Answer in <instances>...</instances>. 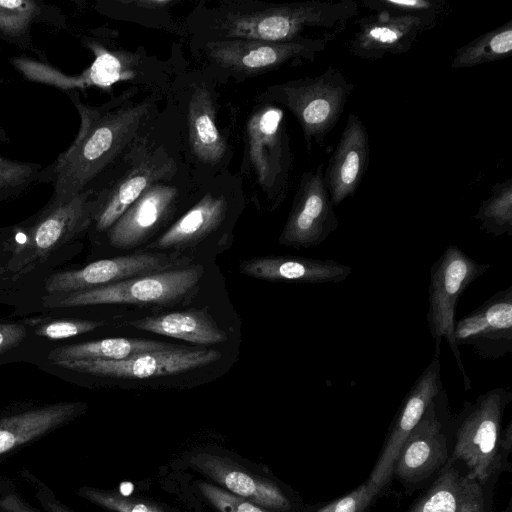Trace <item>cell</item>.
Returning <instances> with one entry per match:
<instances>
[{
  "mask_svg": "<svg viewBox=\"0 0 512 512\" xmlns=\"http://www.w3.org/2000/svg\"><path fill=\"white\" fill-rule=\"evenodd\" d=\"M130 86L99 106L69 97L80 116L79 131L71 145L41 173V184L50 183L49 200L63 202L95 189L121 162L135 142L153 125L166 93Z\"/></svg>",
  "mask_w": 512,
  "mask_h": 512,
  "instance_id": "cell-1",
  "label": "cell"
},
{
  "mask_svg": "<svg viewBox=\"0 0 512 512\" xmlns=\"http://www.w3.org/2000/svg\"><path fill=\"white\" fill-rule=\"evenodd\" d=\"M354 0L268 3L200 1L183 22L190 45L225 39L268 42L325 41L338 37L359 15Z\"/></svg>",
  "mask_w": 512,
  "mask_h": 512,
  "instance_id": "cell-2",
  "label": "cell"
},
{
  "mask_svg": "<svg viewBox=\"0 0 512 512\" xmlns=\"http://www.w3.org/2000/svg\"><path fill=\"white\" fill-rule=\"evenodd\" d=\"M93 190L49 200L29 218L0 228V280L25 290L27 300L48 274L73 258L88 235Z\"/></svg>",
  "mask_w": 512,
  "mask_h": 512,
  "instance_id": "cell-3",
  "label": "cell"
},
{
  "mask_svg": "<svg viewBox=\"0 0 512 512\" xmlns=\"http://www.w3.org/2000/svg\"><path fill=\"white\" fill-rule=\"evenodd\" d=\"M166 99L151 128L93 190L89 236L102 237L149 187L191 168L186 160L180 113L168 92Z\"/></svg>",
  "mask_w": 512,
  "mask_h": 512,
  "instance_id": "cell-4",
  "label": "cell"
},
{
  "mask_svg": "<svg viewBox=\"0 0 512 512\" xmlns=\"http://www.w3.org/2000/svg\"><path fill=\"white\" fill-rule=\"evenodd\" d=\"M82 41L95 58L92 65L80 75H64L49 64L27 57L12 58L10 62L30 81L72 91L92 86L110 88L115 83L127 82L148 91L167 93L180 68L174 59L162 61L148 54L143 47L135 51L112 48L96 37L88 36L83 37Z\"/></svg>",
  "mask_w": 512,
  "mask_h": 512,
  "instance_id": "cell-5",
  "label": "cell"
},
{
  "mask_svg": "<svg viewBox=\"0 0 512 512\" xmlns=\"http://www.w3.org/2000/svg\"><path fill=\"white\" fill-rule=\"evenodd\" d=\"M511 401L509 389L496 387L473 402L464 401L454 417L450 459L460 461L473 479L493 492L500 475L511 471L512 421L502 431Z\"/></svg>",
  "mask_w": 512,
  "mask_h": 512,
  "instance_id": "cell-6",
  "label": "cell"
},
{
  "mask_svg": "<svg viewBox=\"0 0 512 512\" xmlns=\"http://www.w3.org/2000/svg\"><path fill=\"white\" fill-rule=\"evenodd\" d=\"M217 85L203 69L179 68L168 90L182 119L187 163L207 179L229 170L233 157L231 143L218 124Z\"/></svg>",
  "mask_w": 512,
  "mask_h": 512,
  "instance_id": "cell-7",
  "label": "cell"
},
{
  "mask_svg": "<svg viewBox=\"0 0 512 512\" xmlns=\"http://www.w3.org/2000/svg\"><path fill=\"white\" fill-rule=\"evenodd\" d=\"M189 471L236 496L275 512H303L301 496L265 465L215 444L184 451L168 466Z\"/></svg>",
  "mask_w": 512,
  "mask_h": 512,
  "instance_id": "cell-8",
  "label": "cell"
},
{
  "mask_svg": "<svg viewBox=\"0 0 512 512\" xmlns=\"http://www.w3.org/2000/svg\"><path fill=\"white\" fill-rule=\"evenodd\" d=\"M244 139L241 174L253 176L256 200L274 210L286 198L294 161L284 109L257 102L247 118Z\"/></svg>",
  "mask_w": 512,
  "mask_h": 512,
  "instance_id": "cell-9",
  "label": "cell"
},
{
  "mask_svg": "<svg viewBox=\"0 0 512 512\" xmlns=\"http://www.w3.org/2000/svg\"><path fill=\"white\" fill-rule=\"evenodd\" d=\"M354 84L338 68L329 66L323 73L270 85L256 102H270L287 109L299 123L306 147L322 146L338 123Z\"/></svg>",
  "mask_w": 512,
  "mask_h": 512,
  "instance_id": "cell-10",
  "label": "cell"
},
{
  "mask_svg": "<svg viewBox=\"0 0 512 512\" xmlns=\"http://www.w3.org/2000/svg\"><path fill=\"white\" fill-rule=\"evenodd\" d=\"M327 42H268L225 39L190 45L192 54L203 60L205 70L218 84L229 79L242 82L282 67L313 63Z\"/></svg>",
  "mask_w": 512,
  "mask_h": 512,
  "instance_id": "cell-11",
  "label": "cell"
},
{
  "mask_svg": "<svg viewBox=\"0 0 512 512\" xmlns=\"http://www.w3.org/2000/svg\"><path fill=\"white\" fill-rule=\"evenodd\" d=\"M202 272L201 266H190L140 275L89 290L42 295L29 302L23 313L27 315L56 308L115 304H172L196 288Z\"/></svg>",
  "mask_w": 512,
  "mask_h": 512,
  "instance_id": "cell-12",
  "label": "cell"
},
{
  "mask_svg": "<svg viewBox=\"0 0 512 512\" xmlns=\"http://www.w3.org/2000/svg\"><path fill=\"white\" fill-rule=\"evenodd\" d=\"M454 417L443 388L403 442L392 468L406 494L430 486L450 460Z\"/></svg>",
  "mask_w": 512,
  "mask_h": 512,
  "instance_id": "cell-13",
  "label": "cell"
},
{
  "mask_svg": "<svg viewBox=\"0 0 512 512\" xmlns=\"http://www.w3.org/2000/svg\"><path fill=\"white\" fill-rule=\"evenodd\" d=\"M221 357L213 349L180 346L169 351L136 355L124 360H63L37 367L63 381L90 386L104 380L144 379L175 375L207 366Z\"/></svg>",
  "mask_w": 512,
  "mask_h": 512,
  "instance_id": "cell-14",
  "label": "cell"
},
{
  "mask_svg": "<svg viewBox=\"0 0 512 512\" xmlns=\"http://www.w3.org/2000/svg\"><path fill=\"white\" fill-rule=\"evenodd\" d=\"M211 179L189 168L172 180L152 185L102 237L113 248L138 246L172 217L180 206L193 205Z\"/></svg>",
  "mask_w": 512,
  "mask_h": 512,
  "instance_id": "cell-15",
  "label": "cell"
},
{
  "mask_svg": "<svg viewBox=\"0 0 512 512\" xmlns=\"http://www.w3.org/2000/svg\"><path fill=\"white\" fill-rule=\"evenodd\" d=\"M490 267V264L476 262L458 246L452 244L443 251L430 268L427 325L435 342L434 356L440 357V345L445 338L467 390L471 387V381L454 339L455 311L459 298L468 286Z\"/></svg>",
  "mask_w": 512,
  "mask_h": 512,
  "instance_id": "cell-16",
  "label": "cell"
},
{
  "mask_svg": "<svg viewBox=\"0 0 512 512\" xmlns=\"http://www.w3.org/2000/svg\"><path fill=\"white\" fill-rule=\"evenodd\" d=\"M244 200L242 176L224 171L207 183L199 199L150 247L174 248L198 243L220 229L232 208Z\"/></svg>",
  "mask_w": 512,
  "mask_h": 512,
  "instance_id": "cell-17",
  "label": "cell"
},
{
  "mask_svg": "<svg viewBox=\"0 0 512 512\" xmlns=\"http://www.w3.org/2000/svg\"><path fill=\"white\" fill-rule=\"evenodd\" d=\"M167 265L164 256L146 252L98 259L79 268L58 269L35 286L20 314L29 302L39 296L89 290L158 272Z\"/></svg>",
  "mask_w": 512,
  "mask_h": 512,
  "instance_id": "cell-18",
  "label": "cell"
},
{
  "mask_svg": "<svg viewBox=\"0 0 512 512\" xmlns=\"http://www.w3.org/2000/svg\"><path fill=\"white\" fill-rule=\"evenodd\" d=\"M324 164L302 174L292 207L279 237L282 245L310 248L322 244L339 227L324 184Z\"/></svg>",
  "mask_w": 512,
  "mask_h": 512,
  "instance_id": "cell-19",
  "label": "cell"
},
{
  "mask_svg": "<svg viewBox=\"0 0 512 512\" xmlns=\"http://www.w3.org/2000/svg\"><path fill=\"white\" fill-rule=\"evenodd\" d=\"M443 389L441 363L434 356L404 397L366 483L376 498L390 482L396 456L433 398Z\"/></svg>",
  "mask_w": 512,
  "mask_h": 512,
  "instance_id": "cell-20",
  "label": "cell"
},
{
  "mask_svg": "<svg viewBox=\"0 0 512 512\" xmlns=\"http://www.w3.org/2000/svg\"><path fill=\"white\" fill-rule=\"evenodd\" d=\"M88 409L82 401L16 403L0 411V463L71 423Z\"/></svg>",
  "mask_w": 512,
  "mask_h": 512,
  "instance_id": "cell-21",
  "label": "cell"
},
{
  "mask_svg": "<svg viewBox=\"0 0 512 512\" xmlns=\"http://www.w3.org/2000/svg\"><path fill=\"white\" fill-rule=\"evenodd\" d=\"M437 22L432 17L373 12L356 21L348 50L352 56L364 60L400 55L408 52Z\"/></svg>",
  "mask_w": 512,
  "mask_h": 512,
  "instance_id": "cell-22",
  "label": "cell"
},
{
  "mask_svg": "<svg viewBox=\"0 0 512 512\" xmlns=\"http://www.w3.org/2000/svg\"><path fill=\"white\" fill-rule=\"evenodd\" d=\"M456 345L471 347L483 359L512 353V285L455 321Z\"/></svg>",
  "mask_w": 512,
  "mask_h": 512,
  "instance_id": "cell-23",
  "label": "cell"
},
{
  "mask_svg": "<svg viewBox=\"0 0 512 512\" xmlns=\"http://www.w3.org/2000/svg\"><path fill=\"white\" fill-rule=\"evenodd\" d=\"M493 495L468 474L460 461L450 459L407 512H495Z\"/></svg>",
  "mask_w": 512,
  "mask_h": 512,
  "instance_id": "cell-24",
  "label": "cell"
},
{
  "mask_svg": "<svg viewBox=\"0 0 512 512\" xmlns=\"http://www.w3.org/2000/svg\"><path fill=\"white\" fill-rule=\"evenodd\" d=\"M369 158L367 128L357 114L350 113L323 176L334 207L355 194L368 169Z\"/></svg>",
  "mask_w": 512,
  "mask_h": 512,
  "instance_id": "cell-25",
  "label": "cell"
},
{
  "mask_svg": "<svg viewBox=\"0 0 512 512\" xmlns=\"http://www.w3.org/2000/svg\"><path fill=\"white\" fill-rule=\"evenodd\" d=\"M242 274L265 281H286L303 284L340 283L352 268L330 259L299 256H263L242 260Z\"/></svg>",
  "mask_w": 512,
  "mask_h": 512,
  "instance_id": "cell-26",
  "label": "cell"
},
{
  "mask_svg": "<svg viewBox=\"0 0 512 512\" xmlns=\"http://www.w3.org/2000/svg\"><path fill=\"white\" fill-rule=\"evenodd\" d=\"M163 490L173 494L195 512H275L248 499L236 496L186 470L164 468L159 473Z\"/></svg>",
  "mask_w": 512,
  "mask_h": 512,
  "instance_id": "cell-27",
  "label": "cell"
},
{
  "mask_svg": "<svg viewBox=\"0 0 512 512\" xmlns=\"http://www.w3.org/2000/svg\"><path fill=\"white\" fill-rule=\"evenodd\" d=\"M179 347L149 339L98 338L52 347L40 364L63 360H124L144 353L169 351Z\"/></svg>",
  "mask_w": 512,
  "mask_h": 512,
  "instance_id": "cell-28",
  "label": "cell"
},
{
  "mask_svg": "<svg viewBox=\"0 0 512 512\" xmlns=\"http://www.w3.org/2000/svg\"><path fill=\"white\" fill-rule=\"evenodd\" d=\"M130 325L139 330L202 345L226 340L225 331L209 315L198 310L149 316L132 321Z\"/></svg>",
  "mask_w": 512,
  "mask_h": 512,
  "instance_id": "cell-29",
  "label": "cell"
},
{
  "mask_svg": "<svg viewBox=\"0 0 512 512\" xmlns=\"http://www.w3.org/2000/svg\"><path fill=\"white\" fill-rule=\"evenodd\" d=\"M179 3V0H103L97 1L94 9L110 19L188 38L184 23L177 22L170 12Z\"/></svg>",
  "mask_w": 512,
  "mask_h": 512,
  "instance_id": "cell-30",
  "label": "cell"
},
{
  "mask_svg": "<svg viewBox=\"0 0 512 512\" xmlns=\"http://www.w3.org/2000/svg\"><path fill=\"white\" fill-rule=\"evenodd\" d=\"M64 26L58 9L35 0H0V39L28 48L34 23Z\"/></svg>",
  "mask_w": 512,
  "mask_h": 512,
  "instance_id": "cell-31",
  "label": "cell"
},
{
  "mask_svg": "<svg viewBox=\"0 0 512 512\" xmlns=\"http://www.w3.org/2000/svg\"><path fill=\"white\" fill-rule=\"evenodd\" d=\"M47 350L26 317L0 320V366L18 362L38 366Z\"/></svg>",
  "mask_w": 512,
  "mask_h": 512,
  "instance_id": "cell-32",
  "label": "cell"
},
{
  "mask_svg": "<svg viewBox=\"0 0 512 512\" xmlns=\"http://www.w3.org/2000/svg\"><path fill=\"white\" fill-rule=\"evenodd\" d=\"M512 52V20L488 31L458 48L451 68H468L510 57Z\"/></svg>",
  "mask_w": 512,
  "mask_h": 512,
  "instance_id": "cell-33",
  "label": "cell"
},
{
  "mask_svg": "<svg viewBox=\"0 0 512 512\" xmlns=\"http://www.w3.org/2000/svg\"><path fill=\"white\" fill-rule=\"evenodd\" d=\"M473 218L480 229L493 237L512 236V178L492 185L490 195Z\"/></svg>",
  "mask_w": 512,
  "mask_h": 512,
  "instance_id": "cell-34",
  "label": "cell"
},
{
  "mask_svg": "<svg viewBox=\"0 0 512 512\" xmlns=\"http://www.w3.org/2000/svg\"><path fill=\"white\" fill-rule=\"evenodd\" d=\"M77 495L109 512H180L167 503L137 494H123L112 489L81 486Z\"/></svg>",
  "mask_w": 512,
  "mask_h": 512,
  "instance_id": "cell-35",
  "label": "cell"
},
{
  "mask_svg": "<svg viewBox=\"0 0 512 512\" xmlns=\"http://www.w3.org/2000/svg\"><path fill=\"white\" fill-rule=\"evenodd\" d=\"M43 166L0 156V202L17 197L39 183Z\"/></svg>",
  "mask_w": 512,
  "mask_h": 512,
  "instance_id": "cell-36",
  "label": "cell"
},
{
  "mask_svg": "<svg viewBox=\"0 0 512 512\" xmlns=\"http://www.w3.org/2000/svg\"><path fill=\"white\" fill-rule=\"evenodd\" d=\"M359 5L372 12L417 15L438 20L449 9L445 0H362Z\"/></svg>",
  "mask_w": 512,
  "mask_h": 512,
  "instance_id": "cell-37",
  "label": "cell"
},
{
  "mask_svg": "<svg viewBox=\"0 0 512 512\" xmlns=\"http://www.w3.org/2000/svg\"><path fill=\"white\" fill-rule=\"evenodd\" d=\"M376 497L365 482L351 492L336 499L305 504L303 512H368Z\"/></svg>",
  "mask_w": 512,
  "mask_h": 512,
  "instance_id": "cell-38",
  "label": "cell"
},
{
  "mask_svg": "<svg viewBox=\"0 0 512 512\" xmlns=\"http://www.w3.org/2000/svg\"><path fill=\"white\" fill-rule=\"evenodd\" d=\"M0 512H41L30 504L9 478L0 477Z\"/></svg>",
  "mask_w": 512,
  "mask_h": 512,
  "instance_id": "cell-39",
  "label": "cell"
},
{
  "mask_svg": "<svg viewBox=\"0 0 512 512\" xmlns=\"http://www.w3.org/2000/svg\"><path fill=\"white\" fill-rule=\"evenodd\" d=\"M25 476L35 488V499L45 512H76L62 502L58 496L45 483L28 471H23Z\"/></svg>",
  "mask_w": 512,
  "mask_h": 512,
  "instance_id": "cell-40",
  "label": "cell"
},
{
  "mask_svg": "<svg viewBox=\"0 0 512 512\" xmlns=\"http://www.w3.org/2000/svg\"><path fill=\"white\" fill-rule=\"evenodd\" d=\"M27 301L25 290L0 280V303L14 305L20 310Z\"/></svg>",
  "mask_w": 512,
  "mask_h": 512,
  "instance_id": "cell-41",
  "label": "cell"
},
{
  "mask_svg": "<svg viewBox=\"0 0 512 512\" xmlns=\"http://www.w3.org/2000/svg\"><path fill=\"white\" fill-rule=\"evenodd\" d=\"M9 140L7 132L0 127V143L7 142Z\"/></svg>",
  "mask_w": 512,
  "mask_h": 512,
  "instance_id": "cell-42",
  "label": "cell"
}]
</instances>
